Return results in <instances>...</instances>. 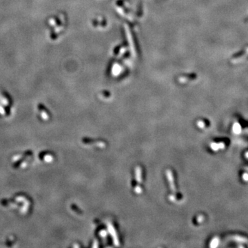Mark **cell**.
<instances>
[{"mask_svg":"<svg viewBox=\"0 0 248 248\" xmlns=\"http://www.w3.org/2000/svg\"><path fill=\"white\" fill-rule=\"evenodd\" d=\"M167 178H168V180H169L170 184V187H171L172 190L173 191H175V186H174V178H173V175H172V172H170V170H167Z\"/></svg>","mask_w":248,"mask_h":248,"instance_id":"1","label":"cell"},{"mask_svg":"<svg viewBox=\"0 0 248 248\" xmlns=\"http://www.w3.org/2000/svg\"><path fill=\"white\" fill-rule=\"evenodd\" d=\"M41 156H42V158H41L42 161L48 162V163L51 162L52 161V159H53V156H52V154H47V153H45L44 154H44L41 155Z\"/></svg>","mask_w":248,"mask_h":248,"instance_id":"2","label":"cell"},{"mask_svg":"<svg viewBox=\"0 0 248 248\" xmlns=\"http://www.w3.org/2000/svg\"><path fill=\"white\" fill-rule=\"evenodd\" d=\"M136 177H137V181L138 182H140L141 181V168L139 167H137V169H136Z\"/></svg>","mask_w":248,"mask_h":248,"instance_id":"3","label":"cell"}]
</instances>
